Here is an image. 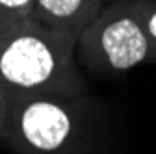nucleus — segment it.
<instances>
[{"label": "nucleus", "instance_id": "nucleus-1", "mask_svg": "<svg viewBox=\"0 0 156 154\" xmlns=\"http://www.w3.org/2000/svg\"><path fill=\"white\" fill-rule=\"evenodd\" d=\"M62 47L39 32L19 30L0 43V78L9 86L35 89L56 78L63 58Z\"/></svg>", "mask_w": 156, "mask_h": 154}, {"label": "nucleus", "instance_id": "nucleus-2", "mask_svg": "<svg viewBox=\"0 0 156 154\" xmlns=\"http://www.w3.org/2000/svg\"><path fill=\"white\" fill-rule=\"evenodd\" d=\"M95 48L108 67L115 71H126L145 61L152 52V41L140 23L136 13L110 17L93 32Z\"/></svg>", "mask_w": 156, "mask_h": 154}, {"label": "nucleus", "instance_id": "nucleus-3", "mask_svg": "<svg viewBox=\"0 0 156 154\" xmlns=\"http://www.w3.org/2000/svg\"><path fill=\"white\" fill-rule=\"evenodd\" d=\"M21 128L30 145L41 150H54L67 139L71 119L58 104L37 100L24 108L21 115Z\"/></svg>", "mask_w": 156, "mask_h": 154}, {"label": "nucleus", "instance_id": "nucleus-4", "mask_svg": "<svg viewBox=\"0 0 156 154\" xmlns=\"http://www.w3.org/2000/svg\"><path fill=\"white\" fill-rule=\"evenodd\" d=\"M91 0H35L39 17L52 24V30L63 33L84 24L91 13Z\"/></svg>", "mask_w": 156, "mask_h": 154}, {"label": "nucleus", "instance_id": "nucleus-5", "mask_svg": "<svg viewBox=\"0 0 156 154\" xmlns=\"http://www.w3.org/2000/svg\"><path fill=\"white\" fill-rule=\"evenodd\" d=\"M34 6L35 0H0V13L9 19H21L26 17Z\"/></svg>", "mask_w": 156, "mask_h": 154}, {"label": "nucleus", "instance_id": "nucleus-6", "mask_svg": "<svg viewBox=\"0 0 156 154\" xmlns=\"http://www.w3.org/2000/svg\"><path fill=\"white\" fill-rule=\"evenodd\" d=\"M136 17L140 19V23L143 24L147 35H149V39L156 45V8L152 6L151 9H138L136 11Z\"/></svg>", "mask_w": 156, "mask_h": 154}, {"label": "nucleus", "instance_id": "nucleus-7", "mask_svg": "<svg viewBox=\"0 0 156 154\" xmlns=\"http://www.w3.org/2000/svg\"><path fill=\"white\" fill-rule=\"evenodd\" d=\"M91 2H97V0H91Z\"/></svg>", "mask_w": 156, "mask_h": 154}]
</instances>
